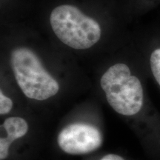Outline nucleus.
Here are the masks:
<instances>
[{"label":"nucleus","mask_w":160,"mask_h":160,"mask_svg":"<svg viewBox=\"0 0 160 160\" xmlns=\"http://www.w3.org/2000/svg\"><path fill=\"white\" fill-rule=\"evenodd\" d=\"M101 87L108 102L117 113L133 116L139 113L144 102V91L139 78L132 75L127 65L111 66L101 78Z\"/></svg>","instance_id":"nucleus-1"},{"label":"nucleus","mask_w":160,"mask_h":160,"mask_svg":"<svg viewBox=\"0 0 160 160\" xmlns=\"http://www.w3.org/2000/svg\"><path fill=\"white\" fill-rule=\"evenodd\" d=\"M11 65L18 85L29 99L42 101L59 91L57 81L46 71L31 50L19 48L12 51Z\"/></svg>","instance_id":"nucleus-2"},{"label":"nucleus","mask_w":160,"mask_h":160,"mask_svg":"<svg viewBox=\"0 0 160 160\" xmlns=\"http://www.w3.org/2000/svg\"><path fill=\"white\" fill-rule=\"evenodd\" d=\"M50 21L57 37L72 48H89L101 37L99 23L74 6H58L52 11Z\"/></svg>","instance_id":"nucleus-3"},{"label":"nucleus","mask_w":160,"mask_h":160,"mask_svg":"<svg viewBox=\"0 0 160 160\" xmlns=\"http://www.w3.org/2000/svg\"><path fill=\"white\" fill-rule=\"evenodd\" d=\"M102 142V135L97 127L82 122L65 126L57 137L60 149L71 155L91 153L99 149Z\"/></svg>","instance_id":"nucleus-4"},{"label":"nucleus","mask_w":160,"mask_h":160,"mask_svg":"<svg viewBox=\"0 0 160 160\" xmlns=\"http://www.w3.org/2000/svg\"><path fill=\"white\" fill-rule=\"evenodd\" d=\"M3 128L7 136L1 137L0 147L4 149H9L13 141L24 137L28 131V125L23 118L11 117L5 120Z\"/></svg>","instance_id":"nucleus-5"},{"label":"nucleus","mask_w":160,"mask_h":160,"mask_svg":"<svg viewBox=\"0 0 160 160\" xmlns=\"http://www.w3.org/2000/svg\"><path fill=\"white\" fill-rule=\"evenodd\" d=\"M149 61L152 74L160 86V46L151 51Z\"/></svg>","instance_id":"nucleus-6"},{"label":"nucleus","mask_w":160,"mask_h":160,"mask_svg":"<svg viewBox=\"0 0 160 160\" xmlns=\"http://www.w3.org/2000/svg\"><path fill=\"white\" fill-rule=\"evenodd\" d=\"M13 108V102L9 97L0 92V114L5 115L11 111Z\"/></svg>","instance_id":"nucleus-7"},{"label":"nucleus","mask_w":160,"mask_h":160,"mask_svg":"<svg viewBox=\"0 0 160 160\" xmlns=\"http://www.w3.org/2000/svg\"><path fill=\"white\" fill-rule=\"evenodd\" d=\"M100 160H125L122 157L119 155L113 154V153H110V154L105 155Z\"/></svg>","instance_id":"nucleus-8"}]
</instances>
